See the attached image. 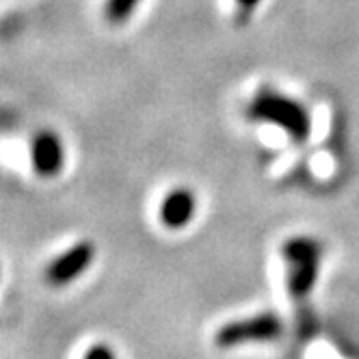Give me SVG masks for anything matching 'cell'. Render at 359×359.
<instances>
[{
	"label": "cell",
	"mask_w": 359,
	"mask_h": 359,
	"mask_svg": "<svg viewBox=\"0 0 359 359\" xmlns=\"http://www.w3.org/2000/svg\"><path fill=\"white\" fill-rule=\"evenodd\" d=\"M197 199L189 189H173L161 203V223L167 229H182L195 217Z\"/></svg>",
	"instance_id": "6"
},
{
	"label": "cell",
	"mask_w": 359,
	"mask_h": 359,
	"mask_svg": "<svg viewBox=\"0 0 359 359\" xmlns=\"http://www.w3.org/2000/svg\"><path fill=\"white\" fill-rule=\"evenodd\" d=\"M262 3V0H236V5H238V9H241V13L247 18L249 13H253L255 11V7H258Z\"/></svg>",
	"instance_id": "9"
},
{
	"label": "cell",
	"mask_w": 359,
	"mask_h": 359,
	"mask_svg": "<svg viewBox=\"0 0 359 359\" xmlns=\"http://www.w3.org/2000/svg\"><path fill=\"white\" fill-rule=\"evenodd\" d=\"M83 359H117V355H115V351H113L111 346H107V344H93V346L85 353Z\"/></svg>",
	"instance_id": "8"
},
{
	"label": "cell",
	"mask_w": 359,
	"mask_h": 359,
	"mask_svg": "<svg viewBox=\"0 0 359 359\" xmlns=\"http://www.w3.org/2000/svg\"><path fill=\"white\" fill-rule=\"evenodd\" d=\"M281 333H284V325H281L279 316L264 312L251 318L225 323L215 333V344L219 348H234L245 342H271L277 340Z\"/></svg>",
	"instance_id": "3"
},
{
	"label": "cell",
	"mask_w": 359,
	"mask_h": 359,
	"mask_svg": "<svg viewBox=\"0 0 359 359\" xmlns=\"http://www.w3.org/2000/svg\"><path fill=\"white\" fill-rule=\"evenodd\" d=\"M281 258L286 264V284L290 299L297 307L299 331L303 338H310L316 325L310 312V294L316 286L320 262H323V245L310 236H294L281 245Z\"/></svg>",
	"instance_id": "1"
},
{
	"label": "cell",
	"mask_w": 359,
	"mask_h": 359,
	"mask_svg": "<svg viewBox=\"0 0 359 359\" xmlns=\"http://www.w3.org/2000/svg\"><path fill=\"white\" fill-rule=\"evenodd\" d=\"M141 0H107V7H104V15L109 22L113 24H121L130 18L137 9V5Z\"/></svg>",
	"instance_id": "7"
},
{
	"label": "cell",
	"mask_w": 359,
	"mask_h": 359,
	"mask_svg": "<svg viewBox=\"0 0 359 359\" xmlns=\"http://www.w3.org/2000/svg\"><path fill=\"white\" fill-rule=\"evenodd\" d=\"M31 161H33L37 175L41 177L59 175L65 165V149H63V141L59 139V135H55L53 130L37 133L31 145Z\"/></svg>",
	"instance_id": "5"
},
{
	"label": "cell",
	"mask_w": 359,
	"mask_h": 359,
	"mask_svg": "<svg viewBox=\"0 0 359 359\" xmlns=\"http://www.w3.org/2000/svg\"><path fill=\"white\" fill-rule=\"evenodd\" d=\"M95 258V247L87 241L74 245L65 253H61L59 258H55L46 269V279L53 286H65L69 281L79 279L93 262Z\"/></svg>",
	"instance_id": "4"
},
{
	"label": "cell",
	"mask_w": 359,
	"mask_h": 359,
	"mask_svg": "<svg viewBox=\"0 0 359 359\" xmlns=\"http://www.w3.org/2000/svg\"><path fill=\"white\" fill-rule=\"evenodd\" d=\"M247 117L253 121L262 123H273L279 126L281 130H286L292 141L305 143L310 137V113L301 104L299 100L288 97L284 93H279L275 89H262L255 93V97L249 102L247 107Z\"/></svg>",
	"instance_id": "2"
}]
</instances>
